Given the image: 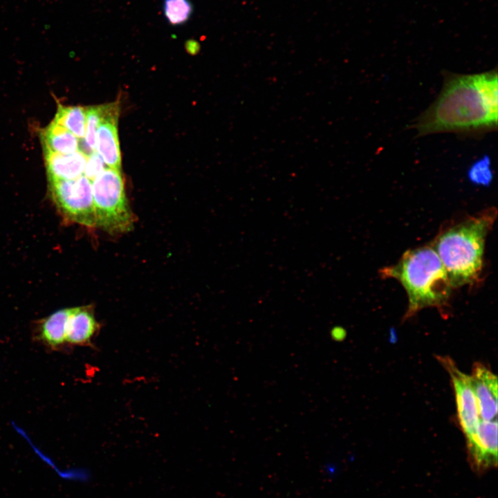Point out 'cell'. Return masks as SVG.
<instances>
[{
    "mask_svg": "<svg viewBox=\"0 0 498 498\" xmlns=\"http://www.w3.org/2000/svg\"><path fill=\"white\" fill-rule=\"evenodd\" d=\"M44 155L48 181L75 179L82 176L88 158L79 150L66 154L44 150Z\"/></svg>",
    "mask_w": 498,
    "mask_h": 498,
    "instance_id": "obj_10",
    "label": "cell"
},
{
    "mask_svg": "<svg viewBox=\"0 0 498 498\" xmlns=\"http://www.w3.org/2000/svg\"><path fill=\"white\" fill-rule=\"evenodd\" d=\"M479 418L497 420V378L484 364L476 362L470 375Z\"/></svg>",
    "mask_w": 498,
    "mask_h": 498,
    "instance_id": "obj_9",
    "label": "cell"
},
{
    "mask_svg": "<svg viewBox=\"0 0 498 498\" xmlns=\"http://www.w3.org/2000/svg\"><path fill=\"white\" fill-rule=\"evenodd\" d=\"M42 138L44 145V150L64 154L79 150L77 138L54 121H52L44 130Z\"/></svg>",
    "mask_w": 498,
    "mask_h": 498,
    "instance_id": "obj_13",
    "label": "cell"
},
{
    "mask_svg": "<svg viewBox=\"0 0 498 498\" xmlns=\"http://www.w3.org/2000/svg\"><path fill=\"white\" fill-rule=\"evenodd\" d=\"M74 309H59L44 318L39 327V339L51 349L59 348L66 342V324Z\"/></svg>",
    "mask_w": 498,
    "mask_h": 498,
    "instance_id": "obj_12",
    "label": "cell"
},
{
    "mask_svg": "<svg viewBox=\"0 0 498 498\" xmlns=\"http://www.w3.org/2000/svg\"><path fill=\"white\" fill-rule=\"evenodd\" d=\"M98 328L91 306L75 307L67 322L66 342L74 345L88 344Z\"/></svg>",
    "mask_w": 498,
    "mask_h": 498,
    "instance_id": "obj_11",
    "label": "cell"
},
{
    "mask_svg": "<svg viewBox=\"0 0 498 498\" xmlns=\"http://www.w3.org/2000/svg\"><path fill=\"white\" fill-rule=\"evenodd\" d=\"M497 86L496 70L472 75L446 73L436 100L414 127L419 136L496 129Z\"/></svg>",
    "mask_w": 498,
    "mask_h": 498,
    "instance_id": "obj_1",
    "label": "cell"
},
{
    "mask_svg": "<svg viewBox=\"0 0 498 498\" xmlns=\"http://www.w3.org/2000/svg\"><path fill=\"white\" fill-rule=\"evenodd\" d=\"M105 165L106 164L101 156L97 152H93L87 158L84 176L92 181L100 172L107 168Z\"/></svg>",
    "mask_w": 498,
    "mask_h": 498,
    "instance_id": "obj_17",
    "label": "cell"
},
{
    "mask_svg": "<svg viewBox=\"0 0 498 498\" xmlns=\"http://www.w3.org/2000/svg\"><path fill=\"white\" fill-rule=\"evenodd\" d=\"M472 470L482 474L497 465V420L480 419L475 432L465 438Z\"/></svg>",
    "mask_w": 498,
    "mask_h": 498,
    "instance_id": "obj_7",
    "label": "cell"
},
{
    "mask_svg": "<svg viewBox=\"0 0 498 498\" xmlns=\"http://www.w3.org/2000/svg\"><path fill=\"white\" fill-rule=\"evenodd\" d=\"M490 165L488 156L476 160L468 169L467 175L469 181L475 185L488 186L493 177Z\"/></svg>",
    "mask_w": 498,
    "mask_h": 498,
    "instance_id": "obj_16",
    "label": "cell"
},
{
    "mask_svg": "<svg viewBox=\"0 0 498 498\" xmlns=\"http://www.w3.org/2000/svg\"><path fill=\"white\" fill-rule=\"evenodd\" d=\"M53 121L71 131L77 138H84L86 108L80 106L59 105Z\"/></svg>",
    "mask_w": 498,
    "mask_h": 498,
    "instance_id": "obj_14",
    "label": "cell"
},
{
    "mask_svg": "<svg viewBox=\"0 0 498 498\" xmlns=\"http://www.w3.org/2000/svg\"><path fill=\"white\" fill-rule=\"evenodd\" d=\"M488 208L443 228L430 245L439 257L452 288L481 282L486 238L497 217Z\"/></svg>",
    "mask_w": 498,
    "mask_h": 498,
    "instance_id": "obj_2",
    "label": "cell"
},
{
    "mask_svg": "<svg viewBox=\"0 0 498 498\" xmlns=\"http://www.w3.org/2000/svg\"><path fill=\"white\" fill-rule=\"evenodd\" d=\"M50 192L61 213L73 222L93 227L96 217L91 181L85 176L49 181Z\"/></svg>",
    "mask_w": 498,
    "mask_h": 498,
    "instance_id": "obj_5",
    "label": "cell"
},
{
    "mask_svg": "<svg viewBox=\"0 0 498 498\" xmlns=\"http://www.w3.org/2000/svg\"><path fill=\"white\" fill-rule=\"evenodd\" d=\"M102 118L96 131L95 150L108 167L121 170V152L118 134L120 104L101 105Z\"/></svg>",
    "mask_w": 498,
    "mask_h": 498,
    "instance_id": "obj_8",
    "label": "cell"
},
{
    "mask_svg": "<svg viewBox=\"0 0 498 498\" xmlns=\"http://www.w3.org/2000/svg\"><path fill=\"white\" fill-rule=\"evenodd\" d=\"M437 358L450 375L459 425L465 438H467L475 432L480 421L470 376L462 372L449 356H437Z\"/></svg>",
    "mask_w": 498,
    "mask_h": 498,
    "instance_id": "obj_6",
    "label": "cell"
},
{
    "mask_svg": "<svg viewBox=\"0 0 498 498\" xmlns=\"http://www.w3.org/2000/svg\"><path fill=\"white\" fill-rule=\"evenodd\" d=\"M163 10L166 21L172 26H181L190 18L193 7L190 0H164Z\"/></svg>",
    "mask_w": 498,
    "mask_h": 498,
    "instance_id": "obj_15",
    "label": "cell"
},
{
    "mask_svg": "<svg viewBox=\"0 0 498 498\" xmlns=\"http://www.w3.org/2000/svg\"><path fill=\"white\" fill-rule=\"evenodd\" d=\"M96 225L106 232L120 234L131 231L135 216L129 204L120 170L107 167L92 181Z\"/></svg>",
    "mask_w": 498,
    "mask_h": 498,
    "instance_id": "obj_4",
    "label": "cell"
},
{
    "mask_svg": "<svg viewBox=\"0 0 498 498\" xmlns=\"http://www.w3.org/2000/svg\"><path fill=\"white\" fill-rule=\"evenodd\" d=\"M382 277L398 280L408 297L404 320L424 308L434 307L444 313L452 287L446 270L435 250L423 246L407 250L394 265L380 271Z\"/></svg>",
    "mask_w": 498,
    "mask_h": 498,
    "instance_id": "obj_3",
    "label": "cell"
}]
</instances>
